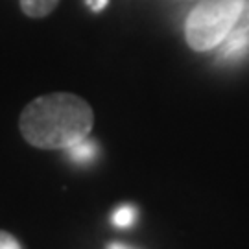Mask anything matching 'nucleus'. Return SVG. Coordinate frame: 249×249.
I'll use <instances>...</instances> for the list:
<instances>
[{"instance_id": "1", "label": "nucleus", "mask_w": 249, "mask_h": 249, "mask_svg": "<svg viewBox=\"0 0 249 249\" xmlns=\"http://www.w3.org/2000/svg\"><path fill=\"white\" fill-rule=\"evenodd\" d=\"M92 125V107L72 92L37 96L18 116V129L24 141L39 150H69L89 137Z\"/></svg>"}, {"instance_id": "2", "label": "nucleus", "mask_w": 249, "mask_h": 249, "mask_svg": "<svg viewBox=\"0 0 249 249\" xmlns=\"http://www.w3.org/2000/svg\"><path fill=\"white\" fill-rule=\"evenodd\" d=\"M244 0H201L185 22V39L196 52L213 50L222 45L238 22Z\"/></svg>"}, {"instance_id": "3", "label": "nucleus", "mask_w": 249, "mask_h": 249, "mask_svg": "<svg viewBox=\"0 0 249 249\" xmlns=\"http://www.w3.org/2000/svg\"><path fill=\"white\" fill-rule=\"evenodd\" d=\"M225 43L222 46V57L225 59H238L249 50V24H240V26L231 30V34L223 39Z\"/></svg>"}, {"instance_id": "4", "label": "nucleus", "mask_w": 249, "mask_h": 249, "mask_svg": "<svg viewBox=\"0 0 249 249\" xmlns=\"http://www.w3.org/2000/svg\"><path fill=\"white\" fill-rule=\"evenodd\" d=\"M59 0H20L22 13L32 18L48 17L53 9L57 8Z\"/></svg>"}, {"instance_id": "5", "label": "nucleus", "mask_w": 249, "mask_h": 249, "mask_svg": "<svg viewBox=\"0 0 249 249\" xmlns=\"http://www.w3.org/2000/svg\"><path fill=\"white\" fill-rule=\"evenodd\" d=\"M94 150H96L94 144L85 137V139H81L80 142H76L74 146L69 148V155H71L74 160H78V162H87V160L92 159Z\"/></svg>"}, {"instance_id": "6", "label": "nucleus", "mask_w": 249, "mask_h": 249, "mask_svg": "<svg viewBox=\"0 0 249 249\" xmlns=\"http://www.w3.org/2000/svg\"><path fill=\"white\" fill-rule=\"evenodd\" d=\"M135 222V211L129 207H122L113 214V223L116 227H129Z\"/></svg>"}, {"instance_id": "7", "label": "nucleus", "mask_w": 249, "mask_h": 249, "mask_svg": "<svg viewBox=\"0 0 249 249\" xmlns=\"http://www.w3.org/2000/svg\"><path fill=\"white\" fill-rule=\"evenodd\" d=\"M22 244L13 236L9 234L8 231H2L0 229V249H20Z\"/></svg>"}, {"instance_id": "8", "label": "nucleus", "mask_w": 249, "mask_h": 249, "mask_svg": "<svg viewBox=\"0 0 249 249\" xmlns=\"http://www.w3.org/2000/svg\"><path fill=\"white\" fill-rule=\"evenodd\" d=\"M107 248L109 249H129V248H133V246H127V244H122V242H111V244H107Z\"/></svg>"}, {"instance_id": "9", "label": "nucleus", "mask_w": 249, "mask_h": 249, "mask_svg": "<svg viewBox=\"0 0 249 249\" xmlns=\"http://www.w3.org/2000/svg\"><path fill=\"white\" fill-rule=\"evenodd\" d=\"M89 4H90V8L96 9V11H98V9H102L104 6H106L107 0H89Z\"/></svg>"}]
</instances>
